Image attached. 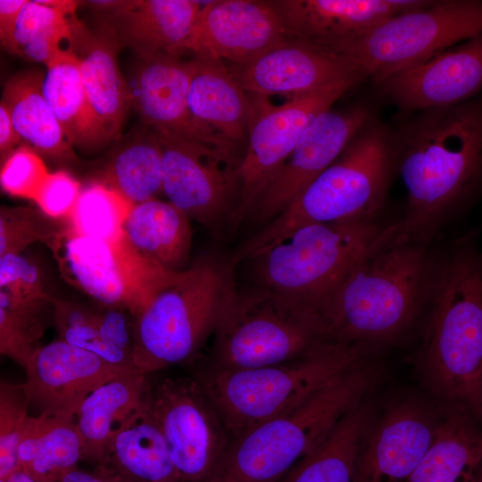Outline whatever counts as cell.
Listing matches in <instances>:
<instances>
[{"mask_svg": "<svg viewBox=\"0 0 482 482\" xmlns=\"http://www.w3.org/2000/svg\"><path fill=\"white\" fill-rule=\"evenodd\" d=\"M390 127L396 174L407 191L396 233L431 244L451 219L482 194V96L401 112Z\"/></svg>", "mask_w": 482, "mask_h": 482, "instance_id": "cell-1", "label": "cell"}, {"mask_svg": "<svg viewBox=\"0 0 482 482\" xmlns=\"http://www.w3.org/2000/svg\"><path fill=\"white\" fill-rule=\"evenodd\" d=\"M424 309L429 385L482 420V253L463 241L434 250Z\"/></svg>", "mask_w": 482, "mask_h": 482, "instance_id": "cell-2", "label": "cell"}, {"mask_svg": "<svg viewBox=\"0 0 482 482\" xmlns=\"http://www.w3.org/2000/svg\"><path fill=\"white\" fill-rule=\"evenodd\" d=\"M432 256L430 244L400 237L391 223L323 304L331 337L374 345L403 333L423 312Z\"/></svg>", "mask_w": 482, "mask_h": 482, "instance_id": "cell-3", "label": "cell"}, {"mask_svg": "<svg viewBox=\"0 0 482 482\" xmlns=\"http://www.w3.org/2000/svg\"><path fill=\"white\" fill-rule=\"evenodd\" d=\"M395 175L391 127L377 117L330 166L237 249L231 264L253 260L307 224L378 218Z\"/></svg>", "mask_w": 482, "mask_h": 482, "instance_id": "cell-4", "label": "cell"}, {"mask_svg": "<svg viewBox=\"0 0 482 482\" xmlns=\"http://www.w3.org/2000/svg\"><path fill=\"white\" fill-rule=\"evenodd\" d=\"M373 345L330 341L280 364L208 369L195 378L230 438L296 407L337 378L367 363Z\"/></svg>", "mask_w": 482, "mask_h": 482, "instance_id": "cell-5", "label": "cell"}, {"mask_svg": "<svg viewBox=\"0 0 482 482\" xmlns=\"http://www.w3.org/2000/svg\"><path fill=\"white\" fill-rule=\"evenodd\" d=\"M375 378L366 363L296 407L232 438L216 482H278L363 403Z\"/></svg>", "mask_w": 482, "mask_h": 482, "instance_id": "cell-6", "label": "cell"}, {"mask_svg": "<svg viewBox=\"0 0 482 482\" xmlns=\"http://www.w3.org/2000/svg\"><path fill=\"white\" fill-rule=\"evenodd\" d=\"M213 334L216 370L280 364L336 341L318 309L261 286L237 289L233 280Z\"/></svg>", "mask_w": 482, "mask_h": 482, "instance_id": "cell-7", "label": "cell"}, {"mask_svg": "<svg viewBox=\"0 0 482 482\" xmlns=\"http://www.w3.org/2000/svg\"><path fill=\"white\" fill-rule=\"evenodd\" d=\"M231 268L210 257L177 270L134 317L135 368L148 374L184 363L214 332Z\"/></svg>", "mask_w": 482, "mask_h": 482, "instance_id": "cell-8", "label": "cell"}, {"mask_svg": "<svg viewBox=\"0 0 482 482\" xmlns=\"http://www.w3.org/2000/svg\"><path fill=\"white\" fill-rule=\"evenodd\" d=\"M389 225L374 218L302 226L253 259L260 286L320 312Z\"/></svg>", "mask_w": 482, "mask_h": 482, "instance_id": "cell-9", "label": "cell"}, {"mask_svg": "<svg viewBox=\"0 0 482 482\" xmlns=\"http://www.w3.org/2000/svg\"><path fill=\"white\" fill-rule=\"evenodd\" d=\"M480 33L481 0L428 1L357 37L320 47L345 56L376 85Z\"/></svg>", "mask_w": 482, "mask_h": 482, "instance_id": "cell-10", "label": "cell"}, {"mask_svg": "<svg viewBox=\"0 0 482 482\" xmlns=\"http://www.w3.org/2000/svg\"><path fill=\"white\" fill-rule=\"evenodd\" d=\"M359 82L343 81L275 105L269 97L248 96V146L233 171L238 197L228 226L231 231L251 214L313 120Z\"/></svg>", "mask_w": 482, "mask_h": 482, "instance_id": "cell-11", "label": "cell"}, {"mask_svg": "<svg viewBox=\"0 0 482 482\" xmlns=\"http://www.w3.org/2000/svg\"><path fill=\"white\" fill-rule=\"evenodd\" d=\"M48 245L68 282L105 307H124L134 317L177 271L139 253L124 232L108 242L64 227Z\"/></svg>", "mask_w": 482, "mask_h": 482, "instance_id": "cell-12", "label": "cell"}, {"mask_svg": "<svg viewBox=\"0 0 482 482\" xmlns=\"http://www.w3.org/2000/svg\"><path fill=\"white\" fill-rule=\"evenodd\" d=\"M149 411L180 482H216L230 445L220 415L195 378L153 385Z\"/></svg>", "mask_w": 482, "mask_h": 482, "instance_id": "cell-13", "label": "cell"}, {"mask_svg": "<svg viewBox=\"0 0 482 482\" xmlns=\"http://www.w3.org/2000/svg\"><path fill=\"white\" fill-rule=\"evenodd\" d=\"M129 83L131 105L154 131L210 149L229 164L233 145L198 122L188 102L191 60L160 55L140 58Z\"/></svg>", "mask_w": 482, "mask_h": 482, "instance_id": "cell-14", "label": "cell"}, {"mask_svg": "<svg viewBox=\"0 0 482 482\" xmlns=\"http://www.w3.org/2000/svg\"><path fill=\"white\" fill-rule=\"evenodd\" d=\"M376 118L370 103L319 114L260 197L252 212L255 219L268 223L280 213Z\"/></svg>", "mask_w": 482, "mask_h": 482, "instance_id": "cell-15", "label": "cell"}, {"mask_svg": "<svg viewBox=\"0 0 482 482\" xmlns=\"http://www.w3.org/2000/svg\"><path fill=\"white\" fill-rule=\"evenodd\" d=\"M246 94L287 99L343 81H363L362 70L345 56L287 37L255 59L228 67Z\"/></svg>", "mask_w": 482, "mask_h": 482, "instance_id": "cell-16", "label": "cell"}, {"mask_svg": "<svg viewBox=\"0 0 482 482\" xmlns=\"http://www.w3.org/2000/svg\"><path fill=\"white\" fill-rule=\"evenodd\" d=\"M162 151V192L190 220L213 229L229 223L233 174L217 153L154 130Z\"/></svg>", "mask_w": 482, "mask_h": 482, "instance_id": "cell-17", "label": "cell"}, {"mask_svg": "<svg viewBox=\"0 0 482 482\" xmlns=\"http://www.w3.org/2000/svg\"><path fill=\"white\" fill-rule=\"evenodd\" d=\"M402 112L445 107L482 90V33L376 84Z\"/></svg>", "mask_w": 482, "mask_h": 482, "instance_id": "cell-18", "label": "cell"}, {"mask_svg": "<svg viewBox=\"0 0 482 482\" xmlns=\"http://www.w3.org/2000/svg\"><path fill=\"white\" fill-rule=\"evenodd\" d=\"M287 37L272 1H209L202 5L188 52L239 65Z\"/></svg>", "mask_w": 482, "mask_h": 482, "instance_id": "cell-19", "label": "cell"}, {"mask_svg": "<svg viewBox=\"0 0 482 482\" xmlns=\"http://www.w3.org/2000/svg\"><path fill=\"white\" fill-rule=\"evenodd\" d=\"M22 384L29 400L41 412L76 417L83 401L94 390L120 372L97 355L62 339L41 345L24 368Z\"/></svg>", "mask_w": 482, "mask_h": 482, "instance_id": "cell-20", "label": "cell"}, {"mask_svg": "<svg viewBox=\"0 0 482 482\" xmlns=\"http://www.w3.org/2000/svg\"><path fill=\"white\" fill-rule=\"evenodd\" d=\"M437 422L418 404L390 409L364 440L354 482H406L431 445Z\"/></svg>", "mask_w": 482, "mask_h": 482, "instance_id": "cell-21", "label": "cell"}, {"mask_svg": "<svg viewBox=\"0 0 482 482\" xmlns=\"http://www.w3.org/2000/svg\"><path fill=\"white\" fill-rule=\"evenodd\" d=\"M120 44L109 24L96 34L84 27L75 49L85 89L89 131V146L119 137L131 105L129 83L118 65Z\"/></svg>", "mask_w": 482, "mask_h": 482, "instance_id": "cell-22", "label": "cell"}, {"mask_svg": "<svg viewBox=\"0 0 482 482\" xmlns=\"http://www.w3.org/2000/svg\"><path fill=\"white\" fill-rule=\"evenodd\" d=\"M429 0H277L287 37L324 46L357 37Z\"/></svg>", "mask_w": 482, "mask_h": 482, "instance_id": "cell-23", "label": "cell"}, {"mask_svg": "<svg viewBox=\"0 0 482 482\" xmlns=\"http://www.w3.org/2000/svg\"><path fill=\"white\" fill-rule=\"evenodd\" d=\"M201 8L191 0L120 1L107 24L140 58L179 57L188 52Z\"/></svg>", "mask_w": 482, "mask_h": 482, "instance_id": "cell-24", "label": "cell"}, {"mask_svg": "<svg viewBox=\"0 0 482 482\" xmlns=\"http://www.w3.org/2000/svg\"><path fill=\"white\" fill-rule=\"evenodd\" d=\"M151 391L147 375L131 369L88 395L75 420L83 459L97 461L106 444L147 409Z\"/></svg>", "mask_w": 482, "mask_h": 482, "instance_id": "cell-25", "label": "cell"}, {"mask_svg": "<svg viewBox=\"0 0 482 482\" xmlns=\"http://www.w3.org/2000/svg\"><path fill=\"white\" fill-rule=\"evenodd\" d=\"M95 472L112 482H180L149 404L106 444Z\"/></svg>", "mask_w": 482, "mask_h": 482, "instance_id": "cell-26", "label": "cell"}, {"mask_svg": "<svg viewBox=\"0 0 482 482\" xmlns=\"http://www.w3.org/2000/svg\"><path fill=\"white\" fill-rule=\"evenodd\" d=\"M188 102L195 119L232 144L247 132L248 96L226 63L194 55Z\"/></svg>", "mask_w": 482, "mask_h": 482, "instance_id": "cell-27", "label": "cell"}, {"mask_svg": "<svg viewBox=\"0 0 482 482\" xmlns=\"http://www.w3.org/2000/svg\"><path fill=\"white\" fill-rule=\"evenodd\" d=\"M477 420L465 409L447 413L406 482H474L482 462V429Z\"/></svg>", "mask_w": 482, "mask_h": 482, "instance_id": "cell-28", "label": "cell"}, {"mask_svg": "<svg viewBox=\"0 0 482 482\" xmlns=\"http://www.w3.org/2000/svg\"><path fill=\"white\" fill-rule=\"evenodd\" d=\"M44 77L38 69L14 74L4 85L1 104L21 138L38 154L53 159L74 160L71 145L44 96Z\"/></svg>", "mask_w": 482, "mask_h": 482, "instance_id": "cell-29", "label": "cell"}, {"mask_svg": "<svg viewBox=\"0 0 482 482\" xmlns=\"http://www.w3.org/2000/svg\"><path fill=\"white\" fill-rule=\"evenodd\" d=\"M79 1H27L8 49L11 54L47 66L59 56L75 53L83 25L76 19Z\"/></svg>", "mask_w": 482, "mask_h": 482, "instance_id": "cell-30", "label": "cell"}, {"mask_svg": "<svg viewBox=\"0 0 482 482\" xmlns=\"http://www.w3.org/2000/svg\"><path fill=\"white\" fill-rule=\"evenodd\" d=\"M123 232L142 254L174 270L187 261L192 239L190 219L170 202L156 198L135 204Z\"/></svg>", "mask_w": 482, "mask_h": 482, "instance_id": "cell-31", "label": "cell"}, {"mask_svg": "<svg viewBox=\"0 0 482 482\" xmlns=\"http://www.w3.org/2000/svg\"><path fill=\"white\" fill-rule=\"evenodd\" d=\"M75 420L49 412L29 416L19 445L20 467L46 482L78 467L83 454Z\"/></svg>", "mask_w": 482, "mask_h": 482, "instance_id": "cell-32", "label": "cell"}, {"mask_svg": "<svg viewBox=\"0 0 482 482\" xmlns=\"http://www.w3.org/2000/svg\"><path fill=\"white\" fill-rule=\"evenodd\" d=\"M372 425L370 408L361 404L278 482H354L359 454Z\"/></svg>", "mask_w": 482, "mask_h": 482, "instance_id": "cell-33", "label": "cell"}, {"mask_svg": "<svg viewBox=\"0 0 482 482\" xmlns=\"http://www.w3.org/2000/svg\"><path fill=\"white\" fill-rule=\"evenodd\" d=\"M133 205L162 191V151L154 133L120 148L106 164L102 179Z\"/></svg>", "mask_w": 482, "mask_h": 482, "instance_id": "cell-34", "label": "cell"}, {"mask_svg": "<svg viewBox=\"0 0 482 482\" xmlns=\"http://www.w3.org/2000/svg\"><path fill=\"white\" fill-rule=\"evenodd\" d=\"M43 94L71 145L89 146L87 98L75 53L46 66Z\"/></svg>", "mask_w": 482, "mask_h": 482, "instance_id": "cell-35", "label": "cell"}, {"mask_svg": "<svg viewBox=\"0 0 482 482\" xmlns=\"http://www.w3.org/2000/svg\"><path fill=\"white\" fill-rule=\"evenodd\" d=\"M53 299V298H52ZM52 300H21L0 290V353L23 369L42 345Z\"/></svg>", "mask_w": 482, "mask_h": 482, "instance_id": "cell-36", "label": "cell"}, {"mask_svg": "<svg viewBox=\"0 0 482 482\" xmlns=\"http://www.w3.org/2000/svg\"><path fill=\"white\" fill-rule=\"evenodd\" d=\"M134 205L102 181L81 189L66 228L73 233L112 242L123 234V225Z\"/></svg>", "mask_w": 482, "mask_h": 482, "instance_id": "cell-37", "label": "cell"}, {"mask_svg": "<svg viewBox=\"0 0 482 482\" xmlns=\"http://www.w3.org/2000/svg\"><path fill=\"white\" fill-rule=\"evenodd\" d=\"M54 321L60 339L88 351L112 365L136 369L131 357L108 342L98 326V313L53 297Z\"/></svg>", "mask_w": 482, "mask_h": 482, "instance_id": "cell-38", "label": "cell"}, {"mask_svg": "<svg viewBox=\"0 0 482 482\" xmlns=\"http://www.w3.org/2000/svg\"><path fill=\"white\" fill-rule=\"evenodd\" d=\"M62 228L57 227L54 219L41 211L30 207L1 206L0 256L20 253L37 241L48 244Z\"/></svg>", "mask_w": 482, "mask_h": 482, "instance_id": "cell-39", "label": "cell"}, {"mask_svg": "<svg viewBox=\"0 0 482 482\" xmlns=\"http://www.w3.org/2000/svg\"><path fill=\"white\" fill-rule=\"evenodd\" d=\"M29 400L22 384L0 385V478L20 468L18 451L29 417Z\"/></svg>", "mask_w": 482, "mask_h": 482, "instance_id": "cell-40", "label": "cell"}, {"mask_svg": "<svg viewBox=\"0 0 482 482\" xmlns=\"http://www.w3.org/2000/svg\"><path fill=\"white\" fill-rule=\"evenodd\" d=\"M48 174L39 154L29 145H21L3 162L1 187L10 195L34 200Z\"/></svg>", "mask_w": 482, "mask_h": 482, "instance_id": "cell-41", "label": "cell"}, {"mask_svg": "<svg viewBox=\"0 0 482 482\" xmlns=\"http://www.w3.org/2000/svg\"><path fill=\"white\" fill-rule=\"evenodd\" d=\"M0 290L21 300H52L44 288L39 268L20 253L0 256Z\"/></svg>", "mask_w": 482, "mask_h": 482, "instance_id": "cell-42", "label": "cell"}, {"mask_svg": "<svg viewBox=\"0 0 482 482\" xmlns=\"http://www.w3.org/2000/svg\"><path fill=\"white\" fill-rule=\"evenodd\" d=\"M81 189L79 182L68 172H49L33 201L48 217L66 220L71 213Z\"/></svg>", "mask_w": 482, "mask_h": 482, "instance_id": "cell-43", "label": "cell"}, {"mask_svg": "<svg viewBox=\"0 0 482 482\" xmlns=\"http://www.w3.org/2000/svg\"><path fill=\"white\" fill-rule=\"evenodd\" d=\"M97 313L99 329L104 338L132 359L135 323L133 314L124 307H105Z\"/></svg>", "mask_w": 482, "mask_h": 482, "instance_id": "cell-44", "label": "cell"}, {"mask_svg": "<svg viewBox=\"0 0 482 482\" xmlns=\"http://www.w3.org/2000/svg\"><path fill=\"white\" fill-rule=\"evenodd\" d=\"M28 0H0V40L8 51L19 16Z\"/></svg>", "mask_w": 482, "mask_h": 482, "instance_id": "cell-45", "label": "cell"}, {"mask_svg": "<svg viewBox=\"0 0 482 482\" xmlns=\"http://www.w3.org/2000/svg\"><path fill=\"white\" fill-rule=\"evenodd\" d=\"M21 137L15 129L12 118L3 104H0V154L4 162L15 150Z\"/></svg>", "mask_w": 482, "mask_h": 482, "instance_id": "cell-46", "label": "cell"}, {"mask_svg": "<svg viewBox=\"0 0 482 482\" xmlns=\"http://www.w3.org/2000/svg\"><path fill=\"white\" fill-rule=\"evenodd\" d=\"M54 482H112L96 472H86L78 467L64 471Z\"/></svg>", "mask_w": 482, "mask_h": 482, "instance_id": "cell-47", "label": "cell"}, {"mask_svg": "<svg viewBox=\"0 0 482 482\" xmlns=\"http://www.w3.org/2000/svg\"><path fill=\"white\" fill-rule=\"evenodd\" d=\"M0 482H46L43 481L22 468H19L4 478H0Z\"/></svg>", "mask_w": 482, "mask_h": 482, "instance_id": "cell-48", "label": "cell"}, {"mask_svg": "<svg viewBox=\"0 0 482 482\" xmlns=\"http://www.w3.org/2000/svg\"><path fill=\"white\" fill-rule=\"evenodd\" d=\"M474 482H482V462L477 471Z\"/></svg>", "mask_w": 482, "mask_h": 482, "instance_id": "cell-49", "label": "cell"}]
</instances>
